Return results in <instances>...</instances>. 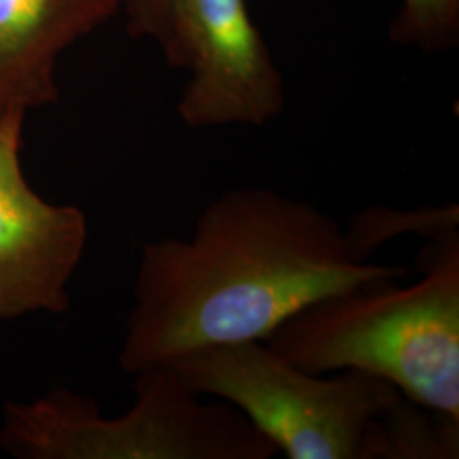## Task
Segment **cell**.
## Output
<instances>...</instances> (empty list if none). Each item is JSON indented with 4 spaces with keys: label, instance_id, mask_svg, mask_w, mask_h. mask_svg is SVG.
Instances as JSON below:
<instances>
[{
    "label": "cell",
    "instance_id": "3957f363",
    "mask_svg": "<svg viewBox=\"0 0 459 459\" xmlns=\"http://www.w3.org/2000/svg\"><path fill=\"white\" fill-rule=\"evenodd\" d=\"M134 403L104 417L98 402L56 390L7 403L0 447L24 459H271L276 446L229 402L196 392L169 364L143 369Z\"/></svg>",
    "mask_w": 459,
    "mask_h": 459
},
{
    "label": "cell",
    "instance_id": "30bf717a",
    "mask_svg": "<svg viewBox=\"0 0 459 459\" xmlns=\"http://www.w3.org/2000/svg\"><path fill=\"white\" fill-rule=\"evenodd\" d=\"M179 0H125L123 11L128 17V33L133 38L153 39L164 47Z\"/></svg>",
    "mask_w": 459,
    "mask_h": 459
},
{
    "label": "cell",
    "instance_id": "ba28073f",
    "mask_svg": "<svg viewBox=\"0 0 459 459\" xmlns=\"http://www.w3.org/2000/svg\"><path fill=\"white\" fill-rule=\"evenodd\" d=\"M458 453L459 419L403 398L369 432L364 459H451Z\"/></svg>",
    "mask_w": 459,
    "mask_h": 459
},
{
    "label": "cell",
    "instance_id": "5b68a950",
    "mask_svg": "<svg viewBox=\"0 0 459 459\" xmlns=\"http://www.w3.org/2000/svg\"><path fill=\"white\" fill-rule=\"evenodd\" d=\"M189 77L178 100L187 128L264 126L284 111V79L247 0H179L162 47Z\"/></svg>",
    "mask_w": 459,
    "mask_h": 459
},
{
    "label": "cell",
    "instance_id": "7a4b0ae2",
    "mask_svg": "<svg viewBox=\"0 0 459 459\" xmlns=\"http://www.w3.org/2000/svg\"><path fill=\"white\" fill-rule=\"evenodd\" d=\"M368 282L316 299L264 342L313 375L359 371L411 402L459 419V231L432 235L422 278Z\"/></svg>",
    "mask_w": 459,
    "mask_h": 459
},
{
    "label": "cell",
    "instance_id": "6da1fadb",
    "mask_svg": "<svg viewBox=\"0 0 459 459\" xmlns=\"http://www.w3.org/2000/svg\"><path fill=\"white\" fill-rule=\"evenodd\" d=\"M369 257L308 201L265 187L227 191L189 238L143 246L119 366L136 375L203 347L264 341L320 298L405 274Z\"/></svg>",
    "mask_w": 459,
    "mask_h": 459
},
{
    "label": "cell",
    "instance_id": "52a82bcc",
    "mask_svg": "<svg viewBox=\"0 0 459 459\" xmlns=\"http://www.w3.org/2000/svg\"><path fill=\"white\" fill-rule=\"evenodd\" d=\"M123 5L125 0H0V117L55 102L64 51Z\"/></svg>",
    "mask_w": 459,
    "mask_h": 459
},
{
    "label": "cell",
    "instance_id": "8992f818",
    "mask_svg": "<svg viewBox=\"0 0 459 459\" xmlns=\"http://www.w3.org/2000/svg\"><path fill=\"white\" fill-rule=\"evenodd\" d=\"M24 117L21 109L0 117V322L65 312L87 244L85 214L45 201L24 178Z\"/></svg>",
    "mask_w": 459,
    "mask_h": 459
},
{
    "label": "cell",
    "instance_id": "9c48e42d",
    "mask_svg": "<svg viewBox=\"0 0 459 459\" xmlns=\"http://www.w3.org/2000/svg\"><path fill=\"white\" fill-rule=\"evenodd\" d=\"M390 24L398 45L424 53H444L459 43V0H400Z\"/></svg>",
    "mask_w": 459,
    "mask_h": 459
},
{
    "label": "cell",
    "instance_id": "277c9868",
    "mask_svg": "<svg viewBox=\"0 0 459 459\" xmlns=\"http://www.w3.org/2000/svg\"><path fill=\"white\" fill-rule=\"evenodd\" d=\"M169 366L199 394L237 407L290 459H364L373 427L405 398L359 371L308 373L264 341L203 347Z\"/></svg>",
    "mask_w": 459,
    "mask_h": 459
}]
</instances>
